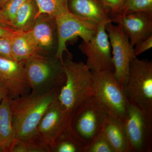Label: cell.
<instances>
[{
  "mask_svg": "<svg viewBox=\"0 0 152 152\" xmlns=\"http://www.w3.org/2000/svg\"><path fill=\"white\" fill-rule=\"evenodd\" d=\"M61 89L55 88L41 94L31 92L15 99H9L15 140L37 135L41 119Z\"/></svg>",
  "mask_w": 152,
  "mask_h": 152,
  "instance_id": "6da1fadb",
  "label": "cell"
},
{
  "mask_svg": "<svg viewBox=\"0 0 152 152\" xmlns=\"http://www.w3.org/2000/svg\"><path fill=\"white\" fill-rule=\"evenodd\" d=\"M63 65L66 80L58 99L66 110L72 114L82 102L93 94V72L86 64L75 61L70 55L63 60Z\"/></svg>",
  "mask_w": 152,
  "mask_h": 152,
  "instance_id": "7a4b0ae2",
  "label": "cell"
},
{
  "mask_svg": "<svg viewBox=\"0 0 152 152\" xmlns=\"http://www.w3.org/2000/svg\"><path fill=\"white\" fill-rule=\"evenodd\" d=\"M24 66L31 92H47L65 83L63 61L56 57L35 54L25 61Z\"/></svg>",
  "mask_w": 152,
  "mask_h": 152,
  "instance_id": "3957f363",
  "label": "cell"
},
{
  "mask_svg": "<svg viewBox=\"0 0 152 152\" xmlns=\"http://www.w3.org/2000/svg\"><path fill=\"white\" fill-rule=\"evenodd\" d=\"M109 115L107 109L93 94L86 98L74 111L71 131L85 148L101 130Z\"/></svg>",
  "mask_w": 152,
  "mask_h": 152,
  "instance_id": "277c9868",
  "label": "cell"
},
{
  "mask_svg": "<svg viewBox=\"0 0 152 152\" xmlns=\"http://www.w3.org/2000/svg\"><path fill=\"white\" fill-rule=\"evenodd\" d=\"M124 91L130 104L152 115V62L137 57L131 61Z\"/></svg>",
  "mask_w": 152,
  "mask_h": 152,
  "instance_id": "5b68a950",
  "label": "cell"
},
{
  "mask_svg": "<svg viewBox=\"0 0 152 152\" xmlns=\"http://www.w3.org/2000/svg\"><path fill=\"white\" fill-rule=\"evenodd\" d=\"M92 72L93 94L107 109L109 115L124 121L130 103L113 72Z\"/></svg>",
  "mask_w": 152,
  "mask_h": 152,
  "instance_id": "8992f818",
  "label": "cell"
},
{
  "mask_svg": "<svg viewBox=\"0 0 152 152\" xmlns=\"http://www.w3.org/2000/svg\"><path fill=\"white\" fill-rule=\"evenodd\" d=\"M124 123L130 152H151L152 115L129 104Z\"/></svg>",
  "mask_w": 152,
  "mask_h": 152,
  "instance_id": "52a82bcc",
  "label": "cell"
},
{
  "mask_svg": "<svg viewBox=\"0 0 152 152\" xmlns=\"http://www.w3.org/2000/svg\"><path fill=\"white\" fill-rule=\"evenodd\" d=\"M55 19L58 34V47L55 57L62 61L64 52L70 55L66 48L68 41L80 37L83 42H87L95 35L99 26L95 22L77 16L69 10Z\"/></svg>",
  "mask_w": 152,
  "mask_h": 152,
  "instance_id": "ba28073f",
  "label": "cell"
},
{
  "mask_svg": "<svg viewBox=\"0 0 152 152\" xmlns=\"http://www.w3.org/2000/svg\"><path fill=\"white\" fill-rule=\"evenodd\" d=\"M105 29L111 47L114 76L124 88L127 80L130 63L137 56L129 37L121 25L110 23L106 25Z\"/></svg>",
  "mask_w": 152,
  "mask_h": 152,
  "instance_id": "9c48e42d",
  "label": "cell"
},
{
  "mask_svg": "<svg viewBox=\"0 0 152 152\" xmlns=\"http://www.w3.org/2000/svg\"><path fill=\"white\" fill-rule=\"evenodd\" d=\"M79 48L87 57L86 65L92 72H114L112 49L105 26H99L97 31L89 40L83 42Z\"/></svg>",
  "mask_w": 152,
  "mask_h": 152,
  "instance_id": "30bf717a",
  "label": "cell"
},
{
  "mask_svg": "<svg viewBox=\"0 0 152 152\" xmlns=\"http://www.w3.org/2000/svg\"><path fill=\"white\" fill-rule=\"evenodd\" d=\"M72 114L62 106L57 97L41 119L37 134L50 148V152L58 138L70 128Z\"/></svg>",
  "mask_w": 152,
  "mask_h": 152,
  "instance_id": "8fae6325",
  "label": "cell"
},
{
  "mask_svg": "<svg viewBox=\"0 0 152 152\" xmlns=\"http://www.w3.org/2000/svg\"><path fill=\"white\" fill-rule=\"evenodd\" d=\"M32 40L36 54L55 56L58 47V34L54 18L46 14L38 16L32 28L28 31Z\"/></svg>",
  "mask_w": 152,
  "mask_h": 152,
  "instance_id": "7c38bea8",
  "label": "cell"
},
{
  "mask_svg": "<svg viewBox=\"0 0 152 152\" xmlns=\"http://www.w3.org/2000/svg\"><path fill=\"white\" fill-rule=\"evenodd\" d=\"M24 64L25 61H18L0 57V84L7 90L10 99L31 92Z\"/></svg>",
  "mask_w": 152,
  "mask_h": 152,
  "instance_id": "4fadbf2b",
  "label": "cell"
},
{
  "mask_svg": "<svg viewBox=\"0 0 152 152\" xmlns=\"http://www.w3.org/2000/svg\"><path fill=\"white\" fill-rule=\"evenodd\" d=\"M112 23L121 26L132 46L152 36V12H140L110 16Z\"/></svg>",
  "mask_w": 152,
  "mask_h": 152,
  "instance_id": "5bb4252c",
  "label": "cell"
},
{
  "mask_svg": "<svg viewBox=\"0 0 152 152\" xmlns=\"http://www.w3.org/2000/svg\"><path fill=\"white\" fill-rule=\"evenodd\" d=\"M68 8L72 14L99 26L112 23L110 12L101 0H68Z\"/></svg>",
  "mask_w": 152,
  "mask_h": 152,
  "instance_id": "9a60e30c",
  "label": "cell"
},
{
  "mask_svg": "<svg viewBox=\"0 0 152 152\" xmlns=\"http://www.w3.org/2000/svg\"><path fill=\"white\" fill-rule=\"evenodd\" d=\"M114 152H130L124 121L109 115L101 129Z\"/></svg>",
  "mask_w": 152,
  "mask_h": 152,
  "instance_id": "2e32d148",
  "label": "cell"
},
{
  "mask_svg": "<svg viewBox=\"0 0 152 152\" xmlns=\"http://www.w3.org/2000/svg\"><path fill=\"white\" fill-rule=\"evenodd\" d=\"M15 140L9 98L0 103V152H9Z\"/></svg>",
  "mask_w": 152,
  "mask_h": 152,
  "instance_id": "e0dca14e",
  "label": "cell"
},
{
  "mask_svg": "<svg viewBox=\"0 0 152 152\" xmlns=\"http://www.w3.org/2000/svg\"><path fill=\"white\" fill-rule=\"evenodd\" d=\"M12 51L14 60L21 61L36 54L34 45L28 32L16 31L12 36Z\"/></svg>",
  "mask_w": 152,
  "mask_h": 152,
  "instance_id": "ac0fdd59",
  "label": "cell"
},
{
  "mask_svg": "<svg viewBox=\"0 0 152 152\" xmlns=\"http://www.w3.org/2000/svg\"><path fill=\"white\" fill-rule=\"evenodd\" d=\"M38 14L35 1L28 0L17 12L12 23V27L20 31H28L34 24Z\"/></svg>",
  "mask_w": 152,
  "mask_h": 152,
  "instance_id": "d6986e66",
  "label": "cell"
},
{
  "mask_svg": "<svg viewBox=\"0 0 152 152\" xmlns=\"http://www.w3.org/2000/svg\"><path fill=\"white\" fill-rule=\"evenodd\" d=\"M51 152H85V146L74 135L70 128L58 138Z\"/></svg>",
  "mask_w": 152,
  "mask_h": 152,
  "instance_id": "ffe728a7",
  "label": "cell"
},
{
  "mask_svg": "<svg viewBox=\"0 0 152 152\" xmlns=\"http://www.w3.org/2000/svg\"><path fill=\"white\" fill-rule=\"evenodd\" d=\"M9 152H50V148L37 134L15 141Z\"/></svg>",
  "mask_w": 152,
  "mask_h": 152,
  "instance_id": "44dd1931",
  "label": "cell"
},
{
  "mask_svg": "<svg viewBox=\"0 0 152 152\" xmlns=\"http://www.w3.org/2000/svg\"><path fill=\"white\" fill-rule=\"evenodd\" d=\"M38 8V16L46 14L55 18L69 10L68 0H35Z\"/></svg>",
  "mask_w": 152,
  "mask_h": 152,
  "instance_id": "7402d4cb",
  "label": "cell"
},
{
  "mask_svg": "<svg viewBox=\"0 0 152 152\" xmlns=\"http://www.w3.org/2000/svg\"><path fill=\"white\" fill-rule=\"evenodd\" d=\"M140 12H152V0H124L120 15Z\"/></svg>",
  "mask_w": 152,
  "mask_h": 152,
  "instance_id": "603a6c76",
  "label": "cell"
},
{
  "mask_svg": "<svg viewBox=\"0 0 152 152\" xmlns=\"http://www.w3.org/2000/svg\"><path fill=\"white\" fill-rule=\"evenodd\" d=\"M85 152H114L103 133L101 130L85 147Z\"/></svg>",
  "mask_w": 152,
  "mask_h": 152,
  "instance_id": "cb8c5ba5",
  "label": "cell"
},
{
  "mask_svg": "<svg viewBox=\"0 0 152 152\" xmlns=\"http://www.w3.org/2000/svg\"><path fill=\"white\" fill-rule=\"evenodd\" d=\"M28 0H9L1 9L3 16L10 24L13 21L15 16L19 9Z\"/></svg>",
  "mask_w": 152,
  "mask_h": 152,
  "instance_id": "d4e9b609",
  "label": "cell"
},
{
  "mask_svg": "<svg viewBox=\"0 0 152 152\" xmlns=\"http://www.w3.org/2000/svg\"><path fill=\"white\" fill-rule=\"evenodd\" d=\"M12 34L0 37V57L14 60L12 51Z\"/></svg>",
  "mask_w": 152,
  "mask_h": 152,
  "instance_id": "484cf974",
  "label": "cell"
},
{
  "mask_svg": "<svg viewBox=\"0 0 152 152\" xmlns=\"http://www.w3.org/2000/svg\"><path fill=\"white\" fill-rule=\"evenodd\" d=\"M110 12V16L120 15L124 0H101Z\"/></svg>",
  "mask_w": 152,
  "mask_h": 152,
  "instance_id": "4316f807",
  "label": "cell"
},
{
  "mask_svg": "<svg viewBox=\"0 0 152 152\" xmlns=\"http://www.w3.org/2000/svg\"><path fill=\"white\" fill-rule=\"evenodd\" d=\"M135 54L136 56L141 54L149 49L151 48L152 47V36L145 39L141 41L138 43L137 44L134 46Z\"/></svg>",
  "mask_w": 152,
  "mask_h": 152,
  "instance_id": "83f0119b",
  "label": "cell"
},
{
  "mask_svg": "<svg viewBox=\"0 0 152 152\" xmlns=\"http://www.w3.org/2000/svg\"><path fill=\"white\" fill-rule=\"evenodd\" d=\"M17 30L13 28L4 26L0 25V37L11 35Z\"/></svg>",
  "mask_w": 152,
  "mask_h": 152,
  "instance_id": "f1b7e54d",
  "label": "cell"
},
{
  "mask_svg": "<svg viewBox=\"0 0 152 152\" xmlns=\"http://www.w3.org/2000/svg\"><path fill=\"white\" fill-rule=\"evenodd\" d=\"M0 25L4 26L13 28L10 23L3 16L1 10H0Z\"/></svg>",
  "mask_w": 152,
  "mask_h": 152,
  "instance_id": "f546056e",
  "label": "cell"
},
{
  "mask_svg": "<svg viewBox=\"0 0 152 152\" xmlns=\"http://www.w3.org/2000/svg\"><path fill=\"white\" fill-rule=\"evenodd\" d=\"M8 96L7 92L3 86L0 84V103L3 99Z\"/></svg>",
  "mask_w": 152,
  "mask_h": 152,
  "instance_id": "4dcf8cb0",
  "label": "cell"
},
{
  "mask_svg": "<svg viewBox=\"0 0 152 152\" xmlns=\"http://www.w3.org/2000/svg\"><path fill=\"white\" fill-rule=\"evenodd\" d=\"M9 1V0H0V10L2 8L6 3L7 2Z\"/></svg>",
  "mask_w": 152,
  "mask_h": 152,
  "instance_id": "1f68e13d",
  "label": "cell"
}]
</instances>
